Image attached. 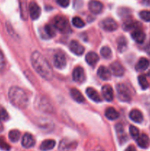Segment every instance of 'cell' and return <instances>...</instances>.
Returning <instances> with one entry per match:
<instances>
[{
	"instance_id": "obj_1",
	"label": "cell",
	"mask_w": 150,
	"mask_h": 151,
	"mask_svg": "<svg viewBox=\"0 0 150 151\" xmlns=\"http://www.w3.org/2000/svg\"><path fill=\"white\" fill-rule=\"evenodd\" d=\"M31 63L37 73L47 81L53 78V70L44 56L38 51H35L31 55Z\"/></svg>"
},
{
	"instance_id": "obj_2",
	"label": "cell",
	"mask_w": 150,
	"mask_h": 151,
	"mask_svg": "<svg viewBox=\"0 0 150 151\" xmlns=\"http://www.w3.org/2000/svg\"><path fill=\"white\" fill-rule=\"evenodd\" d=\"M9 100L13 106L19 109H24L27 106L28 97L26 92L18 86H13L8 92Z\"/></svg>"
},
{
	"instance_id": "obj_3",
	"label": "cell",
	"mask_w": 150,
	"mask_h": 151,
	"mask_svg": "<svg viewBox=\"0 0 150 151\" xmlns=\"http://www.w3.org/2000/svg\"><path fill=\"white\" fill-rule=\"evenodd\" d=\"M117 97L122 102H129L131 100V93L129 88L124 84H118L116 86Z\"/></svg>"
},
{
	"instance_id": "obj_4",
	"label": "cell",
	"mask_w": 150,
	"mask_h": 151,
	"mask_svg": "<svg viewBox=\"0 0 150 151\" xmlns=\"http://www.w3.org/2000/svg\"><path fill=\"white\" fill-rule=\"evenodd\" d=\"M54 26L56 29L63 32L69 31L70 28L67 19L63 16H56L54 18Z\"/></svg>"
},
{
	"instance_id": "obj_5",
	"label": "cell",
	"mask_w": 150,
	"mask_h": 151,
	"mask_svg": "<svg viewBox=\"0 0 150 151\" xmlns=\"http://www.w3.org/2000/svg\"><path fill=\"white\" fill-rule=\"evenodd\" d=\"M100 25L103 29L108 31V32H113V31L116 30L119 27L117 22L112 18H107V19L102 20Z\"/></svg>"
},
{
	"instance_id": "obj_6",
	"label": "cell",
	"mask_w": 150,
	"mask_h": 151,
	"mask_svg": "<svg viewBox=\"0 0 150 151\" xmlns=\"http://www.w3.org/2000/svg\"><path fill=\"white\" fill-rule=\"evenodd\" d=\"M29 13L32 20H36L41 15V7L35 1H31L29 4Z\"/></svg>"
},
{
	"instance_id": "obj_7",
	"label": "cell",
	"mask_w": 150,
	"mask_h": 151,
	"mask_svg": "<svg viewBox=\"0 0 150 151\" xmlns=\"http://www.w3.org/2000/svg\"><path fill=\"white\" fill-rule=\"evenodd\" d=\"M54 65L59 69H63L66 66V56L62 52H57L54 56Z\"/></svg>"
},
{
	"instance_id": "obj_8",
	"label": "cell",
	"mask_w": 150,
	"mask_h": 151,
	"mask_svg": "<svg viewBox=\"0 0 150 151\" xmlns=\"http://www.w3.org/2000/svg\"><path fill=\"white\" fill-rule=\"evenodd\" d=\"M72 78H73L74 81L76 82H84L85 80V74L83 68H82L81 66L75 67L72 72Z\"/></svg>"
},
{
	"instance_id": "obj_9",
	"label": "cell",
	"mask_w": 150,
	"mask_h": 151,
	"mask_svg": "<svg viewBox=\"0 0 150 151\" xmlns=\"http://www.w3.org/2000/svg\"><path fill=\"white\" fill-rule=\"evenodd\" d=\"M69 50L72 53L78 56L82 55L85 52V48L83 46L76 41H71L70 44H69Z\"/></svg>"
},
{
	"instance_id": "obj_10",
	"label": "cell",
	"mask_w": 150,
	"mask_h": 151,
	"mask_svg": "<svg viewBox=\"0 0 150 151\" xmlns=\"http://www.w3.org/2000/svg\"><path fill=\"white\" fill-rule=\"evenodd\" d=\"M89 10L94 14H99L103 10V4L101 1L97 0H91L88 3Z\"/></svg>"
},
{
	"instance_id": "obj_11",
	"label": "cell",
	"mask_w": 150,
	"mask_h": 151,
	"mask_svg": "<svg viewBox=\"0 0 150 151\" xmlns=\"http://www.w3.org/2000/svg\"><path fill=\"white\" fill-rule=\"evenodd\" d=\"M110 72L117 77H121L124 74V69L123 66L119 62H113L110 66Z\"/></svg>"
},
{
	"instance_id": "obj_12",
	"label": "cell",
	"mask_w": 150,
	"mask_h": 151,
	"mask_svg": "<svg viewBox=\"0 0 150 151\" xmlns=\"http://www.w3.org/2000/svg\"><path fill=\"white\" fill-rule=\"evenodd\" d=\"M35 139L32 137V134H29V133H26L23 136V137H22L21 145L24 147H25V148H30V147H33L35 145Z\"/></svg>"
},
{
	"instance_id": "obj_13",
	"label": "cell",
	"mask_w": 150,
	"mask_h": 151,
	"mask_svg": "<svg viewBox=\"0 0 150 151\" xmlns=\"http://www.w3.org/2000/svg\"><path fill=\"white\" fill-rule=\"evenodd\" d=\"M101 93L104 97V100L110 102L113 100L114 97V92H113V89L110 85H104L101 88Z\"/></svg>"
},
{
	"instance_id": "obj_14",
	"label": "cell",
	"mask_w": 150,
	"mask_h": 151,
	"mask_svg": "<svg viewBox=\"0 0 150 151\" xmlns=\"http://www.w3.org/2000/svg\"><path fill=\"white\" fill-rule=\"evenodd\" d=\"M19 7H20L21 19L24 21L27 20L28 13H29V5L27 4V0H19Z\"/></svg>"
},
{
	"instance_id": "obj_15",
	"label": "cell",
	"mask_w": 150,
	"mask_h": 151,
	"mask_svg": "<svg viewBox=\"0 0 150 151\" xmlns=\"http://www.w3.org/2000/svg\"><path fill=\"white\" fill-rule=\"evenodd\" d=\"M136 142L138 145L143 149H146L149 146L150 140L147 135L143 134L139 135V137L136 139Z\"/></svg>"
},
{
	"instance_id": "obj_16",
	"label": "cell",
	"mask_w": 150,
	"mask_h": 151,
	"mask_svg": "<svg viewBox=\"0 0 150 151\" xmlns=\"http://www.w3.org/2000/svg\"><path fill=\"white\" fill-rule=\"evenodd\" d=\"M129 116L131 120L136 122V123H141L144 120V116H143L142 113L138 109H132L129 112Z\"/></svg>"
},
{
	"instance_id": "obj_17",
	"label": "cell",
	"mask_w": 150,
	"mask_h": 151,
	"mask_svg": "<svg viewBox=\"0 0 150 151\" xmlns=\"http://www.w3.org/2000/svg\"><path fill=\"white\" fill-rule=\"evenodd\" d=\"M97 75L103 81H108L111 78V72L104 66H101L97 71Z\"/></svg>"
},
{
	"instance_id": "obj_18",
	"label": "cell",
	"mask_w": 150,
	"mask_h": 151,
	"mask_svg": "<svg viewBox=\"0 0 150 151\" xmlns=\"http://www.w3.org/2000/svg\"><path fill=\"white\" fill-rule=\"evenodd\" d=\"M132 39L138 44H142L144 42L146 38V35L141 29H135L131 34Z\"/></svg>"
},
{
	"instance_id": "obj_19",
	"label": "cell",
	"mask_w": 150,
	"mask_h": 151,
	"mask_svg": "<svg viewBox=\"0 0 150 151\" xmlns=\"http://www.w3.org/2000/svg\"><path fill=\"white\" fill-rule=\"evenodd\" d=\"M86 94L91 100L96 102V103H100V102H101V97L99 94L98 91L94 89V88H91V87L87 88Z\"/></svg>"
},
{
	"instance_id": "obj_20",
	"label": "cell",
	"mask_w": 150,
	"mask_h": 151,
	"mask_svg": "<svg viewBox=\"0 0 150 151\" xmlns=\"http://www.w3.org/2000/svg\"><path fill=\"white\" fill-rule=\"evenodd\" d=\"M149 66V60L146 58H141L135 65V69L138 72L144 71Z\"/></svg>"
},
{
	"instance_id": "obj_21",
	"label": "cell",
	"mask_w": 150,
	"mask_h": 151,
	"mask_svg": "<svg viewBox=\"0 0 150 151\" xmlns=\"http://www.w3.org/2000/svg\"><path fill=\"white\" fill-rule=\"evenodd\" d=\"M99 60V55L94 52H90L85 56V60L90 66H95Z\"/></svg>"
},
{
	"instance_id": "obj_22",
	"label": "cell",
	"mask_w": 150,
	"mask_h": 151,
	"mask_svg": "<svg viewBox=\"0 0 150 151\" xmlns=\"http://www.w3.org/2000/svg\"><path fill=\"white\" fill-rule=\"evenodd\" d=\"M56 145V142L54 139H46L42 142L40 149L43 151H47L52 150Z\"/></svg>"
},
{
	"instance_id": "obj_23",
	"label": "cell",
	"mask_w": 150,
	"mask_h": 151,
	"mask_svg": "<svg viewBox=\"0 0 150 151\" xmlns=\"http://www.w3.org/2000/svg\"><path fill=\"white\" fill-rule=\"evenodd\" d=\"M70 94L74 100L79 103H82L85 101V97L82 94V93L76 88H71L70 91Z\"/></svg>"
},
{
	"instance_id": "obj_24",
	"label": "cell",
	"mask_w": 150,
	"mask_h": 151,
	"mask_svg": "<svg viewBox=\"0 0 150 151\" xmlns=\"http://www.w3.org/2000/svg\"><path fill=\"white\" fill-rule=\"evenodd\" d=\"M105 116L110 120H115L119 117V113L113 107L107 108L105 111Z\"/></svg>"
},
{
	"instance_id": "obj_25",
	"label": "cell",
	"mask_w": 150,
	"mask_h": 151,
	"mask_svg": "<svg viewBox=\"0 0 150 151\" xmlns=\"http://www.w3.org/2000/svg\"><path fill=\"white\" fill-rule=\"evenodd\" d=\"M21 137L20 131L18 130H12L9 132L8 137L9 139L12 142H17L19 140Z\"/></svg>"
},
{
	"instance_id": "obj_26",
	"label": "cell",
	"mask_w": 150,
	"mask_h": 151,
	"mask_svg": "<svg viewBox=\"0 0 150 151\" xmlns=\"http://www.w3.org/2000/svg\"><path fill=\"white\" fill-rule=\"evenodd\" d=\"M56 28L51 24H46L44 27V32L48 38H53L56 35Z\"/></svg>"
},
{
	"instance_id": "obj_27",
	"label": "cell",
	"mask_w": 150,
	"mask_h": 151,
	"mask_svg": "<svg viewBox=\"0 0 150 151\" xmlns=\"http://www.w3.org/2000/svg\"><path fill=\"white\" fill-rule=\"evenodd\" d=\"M138 83H139V85L141 86V87L142 89L145 90V89H146V88H148L149 84V82H148V81H147V79H146V78L145 75H139L138 78Z\"/></svg>"
},
{
	"instance_id": "obj_28",
	"label": "cell",
	"mask_w": 150,
	"mask_h": 151,
	"mask_svg": "<svg viewBox=\"0 0 150 151\" xmlns=\"http://www.w3.org/2000/svg\"><path fill=\"white\" fill-rule=\"evenodd\" d=\"M118 50L120 52H123L126 48V45H127V42H126V39L124 37H121L118 39Z\"/></svg>"
},
{
	"instance_id": "obj_29",
	"label": "cell",
	"mask_w": 150,
	"mask_h": 151,
	"mask_svg": "<svg viewBox=\"0 0 150 151\" xmlns=\"http://www.w3.org/2000/svg\"><path fill=\"white\" fill-rule=\"evenodd\" d=\"M100 54L104 58L109 59L112 57V51L108 47H103L100 50Z\"/></svg>"
},
{
	"instance_id": "obj_30",
	"label": "cell",
	"mask_w": 150,
	"mask_h": 151,
	"mask_svg": "<svg viewBox=\"0 0 150 151\" xmlns=\"http://www.w3.org/2000/svg\"><path fill=\"white\" fill-rule=\"evenodd\" d=\"M72 24H73L75 27L77 28H82L85 25L84 21L81 18L78 17V16H75L72 19Z\"/></svg>"
},
{
	"instance_id": "obj_31",
	"label": "cell",
	"mask_w": 150,
	"mask_h": 151,
	"mask_svg": "<svg viewBox=\"0 0 150 151\" xmlns=\"http://www.w3.org/2000/svg\"><path fill=\"white\" fill-rule=\"evenodd\" d=\"M139 16L142 20L145 22H150V11L149 10H142L139 13Z\"/></svg>"
},
{
	"instance_id": "obj_32",
	"label": "cell",
	"mask_w": 150,
	"mask_h": 151,
	"mask_svg": "<svg viewBox=\"0 0 150 151\" xmlns=\"http://www.w3.org/2000/svg\"><path fill=\"white\" fill-rule=\"evenodd\" d=\"M129 134H130L131 137L133 139H135L139 137V131L134 125H130L129 126Z\"/></svg>"
},
{
	"instance_id": "obj_33",
	"label": "cell",
	"mask_w": 150,
	"mask_h": 151,
	"mask_svg": "<svg viewBox=\"0 0 150 151\" xmlns=\"http://www.w3.org/2000/svg\"><path fill=\"white\" fill-rule=\"evenodd\" d=\"M0 149L5 151H8L10 150V145L7 144V142L3 137H0Z\"/></svg>"
},
{
	"instance_id": "obj_34",
	"label": "cell",
	"mask_w": 150,
	"mask_h": 151,
	"mask_svg": "<svg viewBox=\"0 0 150 151\" xmlns=\"http://www.w3.org/2000/svg\"><path fill=\"white\" fill-rule=\"evenodd\" d=\"M0 119L2 121H7L9 119V115L7 111L1 106H0Z\"/></svg>"
},
{
	"instance_id": "obj_35",
	"label": "cell",
	"mask_w": 150,
	"mask_h": 151,
	"mask_svg": "<svg viewBox=\"0 0 150 151\" xmlns=\"http://www.w3.org/2000/svg\"><path fill=\"white\" fill-rule=\"evenodd\" d=\"M56 1L62 7H67L70 3V0H56Z\"/></svg>"
},
{
	"instance_id": "obj_36",
	"label": "cell",
	"mask_w": 150,
	"mask_h": 151,
	"mask_svg": "<svg viewBox=\"0 0 150 151\" xmlns=\"http://www.w3.org/2000/svg\"><path fill=\"white\" fill-rule=\"evenodd\" d=\"M5 66V59L1 51L0 50V70H2Z\"/></svg>"
},
{
	"instance_id": "obj_37",
	"label": "cell",
	"mask_w": 150,
	"mask_h": 151,
	"mask_svg": "<svg viewBox=\"0 0 150 151\" xmlns=\"http://www.w3.org/2000/svg\"><path fill=\"white\" fill-rule=\"evenodd\" d=\"M124 151H136V149L133 145H129Z\"/></svg>"
},
{
	"instance_id": "obj_38",
	"label": "cell",
	"mask_w": 150,
	"mask_h": 151,
	"mask_svg": "<svg viewBox=\"0 0 150 151\" xmlns=\"http://www.w3.org/2000/svg\"><path fill=\"white\" fill-rule=\"evenodd\" d=\"M1 119H0V133L2 132L3 131V125H2V122H1Z\"/></svg>"
},
{
	"instance_id": "obj_39",
	"label": "cell",
	"mask_w": 150,
	"mask_h": 151,
	"mask_svg": "<svg viewBox=\"0 0 150 151\" xmlns=\"http://www.w3.org/2000/svg\"><path fill=\"white\" fill-rule=\"evenodd\" d=\"M99 151H103V150H99Z\"/></svg>"
}]
</instances>
